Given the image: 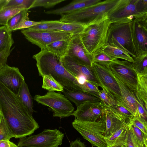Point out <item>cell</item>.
Here are the masks:
<instances>
[{"label":"cell","instance_id":"cell-1","mask_svg":"<svg viewBox=\"0 0 147 147\" xmlns=\"http://www.w3.org/2000/svg\"><path fill=\"white\" fill-rule=\"evenodd\" d=\"M0 111L16 138L30 135L39 127L16 94L0 82Z\"/></svg>","mask_w":147,"mask_h":147},{"label":"cell","instance_id":"cell-2","mask_svg":"<svg viewBox=\"0 0 147 147\" xmlns=\"http://www.w3.org/2000/svg\"><path fill=\"white\" fill-rule=\"evenodd\" d=\"M36 61L39 75L50 74L64 88L82 91L78 79L70 74L63 66L61 58L46 49H41L33 55Z\"/></svg>","mask_w":147,"mask_h":147},{"label":"cell","instance_id":"cell-3","mask_svg":"<svg viewBox=\"0 0 147 147\" xmlns=\"http://www.w3.org/2000/svg\"><path fill=\"white\" fill-rule=\"evenodd\" d=\"M134 18L110 21L106 43L125 51L133 58L138 55L132 28V21Z\"/></svg>","mask_w":147,"mask_h":147},{"label":"cell","instance_id":"cell-4","mask_svg":"<svg viewBox=\"0 0 147 147\" xmlns=\"http://www.w3.org/2000/svg\"><path fill=\"white\" fill-rule=\"evenodd\" d=\"M110 22L108 14L106 15L86 26L80 34L85 49L91 56L106 44Z\"/></svg>","mask_w":147,"mask_h":147},{"label":"cell","instance_id":"cell-5","mask_svg":"<svg viewBox=\"0 0 147 147\" xmlns=\"http://www.w3.org/2000/svg\"><path fill=\"white\" fill-rule=\"evenodd\" d=\"M119 0H101L99 2L70 13L62 15V22H76L87 26L94 21L108 14Z\"/></svg>","mask_w":147,"mask_h":147},{"label":"cell","instance_id":"cell-6","mask_svg":"<svg viewBox=\"0 0 147 147\" xmlns=\"http://www.w3.org/2000/svg\"><path fill=\"white\" fill-rule=\"evenodd\" d=\"M72 125L92 146L107 147L105 139V123L102 116L99 120L94 122L85 121L75 119Z\"/></svg>","mask_w":147,"mask_h":147},{"label":"cell","instance_id":"cell-7","mask_svg":"<svg viewBox=\"0 0 147 147\" xmlns=\"http://www.w3.org/2000/svg\"><path fill=\"white\" fill-rule=\"evenodd\" d=\"M33 98L38 103L50 107L54 117H67L71 115L74 111L70 101L61 92L48 91L43 95H36Z\"/></svg>","mask_w":147,"mask_h":147},{"label":"cell","instance_id":"cell-8","mask_svg":"<svg viewBox=\"0 0 147 147\" xmlns=\"http://www.w3.org/2000/svg\"><path fill=\"white\" fill-rule=\"evenodd\" d=\"M92 70L99 86L118 103L121 104L122 99L120 89L109 66L93 62Z\"/></svg>","mask_w":147,"mask_h":147},{"label":"cell","instance_id":"cell-9","mask_svg":"<svg viewBox=\"0 0 147 147\" xmlns=\"http://www.w3.org/2000/svg\"><path fill=\"white\" fill-rule=\"evenodd\" d=\"M64 134L59 130L45 129L36 135L20 138L18 147H59L62 144Z\"/></svg>","mask_w":147,"mask_h":147},{"label":"cell","instance_id":"cell-10","mask_svg":"<svg viewBox=\"0 0 147 147\" xmlns=\"http://www.w3.org/2000/svg\"><path fill=\"white\" fill-rule=\"evenodd\" d=\"M21 32L25 38L41 49L55 41L70 38L71 33L59 30H37L26 28L21 30Z\"/></svg>","mask_w":147,"mask_h":147},{"label":"cell","instance_id":"cell-11","mask_svg":"<svg viewBox=\"0 0 147 147\" xmlns=\"http://www.w3.org/2000/svg\"><path fill=\"white\" fill-rule=\"evenodd\" d=\"M111 72L116 76L134 94H137V73L131 63L118 59L112 61L109 65Z\"/></svg>","mask_w":147,"mask_h":147},{"label":"cell","instance_id":"cell-12","mask_svg":"<svg viewBox=\"0 0 147 147\" xmlns=\"http://www.w3.org/2000/svg\"><path fill=\"white\" fill-rule=\"evenodd\" d=\"M106 111L105 104L102 101H88L77 107L71 115L78 120L94 122L99 120Z\"/></svg>","mask_w":147,"mask_h":147},{"label":"cell","instance_id":"cell-13","mask_svg":"<svg viewBox=\"0 0 147 147\" xmlns=\"http://www.w3.org/2000/svg\"><path fill=\"white\" fill-rule=\"evenodd\" d=\"M66 56L71 58L77 63L92 69V57L85 49L80 35H73L70 38Z\"/></svg>","mask_w":147,"mask_h":147},{"label":"cell","instance_id":"cell-14","mask_svg":"<svg viewBox=\"0 0 147 147\" xmlns=\"http://www.w3.org/2000/svg\"><path fill=\"white\" fill-rule=\"evenodd\" d=\"M135 46L138 54L147 53V14L132 21Z\"/></svg>","mask_w":147,"mask_h":147},{"label":"cell","instance_id":"cell-15","mask_svg":"<svg viewBox=\"0 0 147 147\" xmlns=\"http://www.w3.org/2000/svg\"><path fill=\"white\" fill-rule=\"evenodd\" d=\"M24 81V76L17 67L6 64L0 71V82L16 94Z\"/></svg>","mask_w":147,"mask_h":147},{"label":"cell","instance_id":"cell-16","mask_svg":"<svg viewBox=\"0 0 147 147\" xmlns=\"http://www.w3.org/2000/svg\"><path fill=\"white\" fill-rule=\"evenodd\" d=\"M136 0H119L115 7L108 14L110 20L138 18L147 14H142L138 12L136 6Z\"/></svg>","mask_w":147,"mask_h":147},{"label":"cell","instance_id":"cell-17","mask_svg":"<svg viewBox=\"0 0 147 147\" xmlns=\"http://www.w3.org/2000/svg\"><path fill=\"white\" fill-rule=\"evenodd\" d=\"M61 61L65 69L78 80L80 78L84 77L89 81L97 82L92 69L77 63L66 56L61 58Z\"/></svg>","mask_w":147,"mask_h":147},{"label":"cell","instance_id":"cell-18","mask_svg":"<svg viewBox=\"0 0 147 147\" xmlns=\"http://www.w3.org/2000/svg\"><path fill=\"white\" fill-rule=\"evenodd\" d=\"M111 73L120 89L122 99L121 104L132 112L135 116H138L136 98L135 94L119 79Z\"/></svg>","mask_w":147,"mask_h":147},{"label":"cell","instance_id":"cell-19","mask_svg":"<svg viewBox=\"0 0 147 147\" xmlns=\"http://www.w3.org/2000/svg\"><path fill=\"white\" fill-rule=\"evenodd\" d=\"M101 0H75L62 7L55 9L47 11V14L63 15L69 14L82 8L95 4Z\"/></svg>","mask_w":147,"mask_h":147},{"label":"cell","instance_id":"cell-20","mask_svg":"<svg viewBox=\"0 0 147 147\" xmlns=\"http://www.w3.org/2000/svg\"><path fill=\"white\" fill-rule=\"evenodd\" d=\"M129 121L124 123L110 136L105 138L107 147L125 145Z\"/></svg>","mask_w":147,"mask_h":147},{"label":"cell","instance_id":"cell-21","mask_svg":"<svg viewBox=\"0 0 147 147\" xmlns=\"http://www.w3.org/2000/svg\"><path fill=\"white\" fill-rule=\"evenodd\" d=\"M62 92L69 100L75 104L77 107L87 101H101L99 98L82 91L71 90L64 88Z\"/></svg>","mask_w":147,"mask_h":147},{"label":"cell","instance_id":"cell-22","mask_svg":"<svg viewBox=\"0 0 147 147\" xmlns=\"http://www.w3.org/2000/svg\"><path fill=\"white\" fill-rule=\"evenodd\" d=\"M102 116L106 125L105 138L110 136L124 123L130 121L120 119L106 110Z\"/></svg>","mask_w":147,"mask_h":147},{"label":"cell","instance_id":"cell-23","mask_svg":"<svg viewBox=\"0 0 147 147\" xmlns=\"http://www.w3.org/2000/svg\"><path fill=\"white\" fill-rule=\"evenodd\" d=\"M16 94L21 102L29 113L32 115L34 111L32 98L25 81L22 83Z\"/></svg>","mask_w":147,"mask_h":147},{"label":"cell","instance_id":"cell-24","mask_svg":"<svg viewBox=\"0 0 147 147\" xmlns=\"http://www.w3.org/2000/svg\"><path fill=\"white\" fill-rule=\"evenodd\" d=\"M100 50L113 60L121 59L131 63L134 61L133 58L127 53L108 44H106Z\"/></svg>","mask_w":147,"mask_h":147},{"label":"cell","instance_id":"cell-25","mask_svg":"<svg viewBox=\"0 0 147 147\" xmlns=\"http://www.w3.org/2000/svg\"><path fill=\"white\" fill-rule=\"evenodd\" d=\"M137 96L144 103L147 109V71L137 73Z\"/></svg>","mask_w":147,"mask_h":147},{"label":"cell","instance_id":"cell-26","mask_svg":"<svg viewBox=\"0 0 147 147\" xmlns=\"http://www.w3.org/2000/svg\"><path fill=\"white\" fill-rule=\"evenodd\" d=\"M14 43L11 31L5 25L0 26V52L10 51Z\"/></svg>","mask_w":147,"mask_h":147},{"label":"cell","instance_id":"cell-27","mask_svg":"<svg viewBox=\"0 0 147 147\" xmlns=\"http://www.w3.org/2000/svg\"><path fill=\"white\" fill-rule=\"evenodd\" d=\"M70 38L53 42L47 45L46 49L62 58L66 56L69 45Z\"/></svg>","mask_w":147,"mask_h":147},{"label":"cell","instance_id":"cell-28","mask_svg":"<svg viewBox=\"0 0 147 147\" xmlns=\"http://www.w3.org/2000/svg\"><path fill=\"white\" fill-rule=\"evenodd\" d=\"M23 9L20 6L3 7L0 10V25L6 26L10 19Z\"/></svg>","mask_w":147,"mask_h":147},{"label":"cell","instance_id":"cell-29","mask_svg":"<svg viewBox=\"0 0 147 147\" xmlns=\"http://www.w3.org/2000/svg\"><path fill=\"white\" fill-rule=\"evenodd\" d=\"M42 77V88L48 91L63 92L64 88L63 86L56 80L50 74L44 75Z\"/></svg>","mask_w":147,"mask_h":147},{"label":"cell","instance_id":"cell-30","mask_svg":"<svg viewBox=\"0 0 147 147\" xmlns=\"http://www.w3.org/2000/svg\"><path fill=\"white\" fill-rule=\"evenodd\" d=\"M63 22L59 20H42L28 29L37 30H59Z\"/></svg>","mask_w":147,"mask_h":147},{"label":"cell","instance_id":"cell-31","mask_svg":"<svg viewBox=\"0 0 147 147\" xmlns=\"http://www.w3.org/2000/svg\"><path fill=\"white\" fill-rule=\"evenodd\" d=\"M133 58L134 61L131 63L137 73L147 71V53L138 54Z\"/></svg>","mask_w":147,"mask_h":147},{"label":"cell","instance_id":"cell-32","mask_svg":"<svg viewBox=\"0 0 147 147\" xmlns=\"http://www.w3.org/2000/svg\"><path fill=\"white\" fill-rule=\"evenodd\" d=\"M86 26L76 22H63L59 30L66 32L73 35H80Z\"/></svg>","mask_w":147,"mask_h":147},{"label":"cell","instance_id":"cell-33","mask_svg":"<svg viewBox=\"0 0 147 147\" xmlns=\"http://www.w3.org/2000/svg\"><path fill=\"white\" fill-rule=\"evenodd\" d=\"M98 87L97 83L86 79L83 83L80 84V88L82 91L99 98V94L100 90L99 89Z\"/></svg>","mask_w":147,"mask_h":147},{"label":"cell","instance_id":"cell-34","mask_svg":"<svg viewBox=\"0 0 147 147\" xmlns=\"http://www.w3.org/2000/svg\"><path fill=\"white\" fill-rule=\"evenodd\" d=\"M14 137L0 111V141L9 140Z\"/></svg>","mask_w":147,"mask_h":147},{"label":"cell","instance_id":"cell-35","mask_svg":"<svg viewBox=\"0 0 147 147\" xmlns=\"http://www.w3.org/2000/svg\"><path fill=\"white\" fill-rule=\"evenodd\" d=\"M28 16V10L23 9L10 19L8 21L6 26L11 31L13 27L22 22L26 20H28L29 18Z\"/></svg>","mask_w":147,"mask_h":147},{"label":"cell","instance_id":"cell-36","mask_svg":"<svg viewBox=\"0 0 147 147\" xmlns=\"http://www.w3.org/2000/svg\"><path fill=\"white\" fill-rule=\"evenodd\" d=\"M129 125L138 144L142 147H147V135L130 121Z\"/></svg>","mask_w":147,"mask_h":147},{"label":"cell","instance_id":"cell-37","mask_svg":"<svg viewBox=\"0 0 147 147\" xmlns=\"http://www.w3.org/2000/svg\"><path fill=\"white\" fill-rule=\"evenodd\" d=\"M92 57L93 62L107 66H109L113 60L100 50L95 52Z\"/></svg>","mask_w":147,"mask_h":147},{"label":"cell","instance_id":"cell-38","mask_svg":"<svg viewBox=\"0 0 147 147\" xmlns=\"http://www.w3.org/2000/svg\"><path fill=\"white\" fill-rule=\"evenodd\" d=\"M34 1V0H8L4 7L20 6L28 10L31 8Z\"/></svg>","mask_w":147,"mask_h":147},{"label":"cell","instance_id":"cell-39","mask_svg":"<svg viewBox=\"0 0 147 147\" xmlns=\"http://www.w3.org/2000/svg\"><path fill=\"white\" fill-rule=\"evenodd\" d=\"M65 0H34L31 8L38 7L46 8L53 7Z\"/></svg>","mask_w":147,"mask_h":147},{"label":"cell","instance_id":"cell-40","mask_svg":"<svg viewBox=\"0 0 147 147\" xmlns=\"http://www.w3.org/2000/svg\"><path fill=\"white\" fill-rule=\"evenodd\" d=\"M130 122L147 135V121L138 116H134L130 119Z\"/></svg>","mask_w":147,"mask_h":147},{"label":"cell","instance_id":"cell-41","mask_svg":"<svg viewBox=\"0 0 147 147\" xmlns=\"http://www.w3.org/2000/svg\"><path fill=\"white\" fill-rule=\"evenodd\" d=\"M138 116L147 121V111L143 102L137 96H135Z\"/></svg>","mask_w":147,"mask_h":147},{"label":"cell","instance_id":"cell-42","mask_svg":"<svg viewBox=\"0 0 147 147\" xmlns=\"http://www.w3.org/2000/svg\"><path fill=\"white\" fill-rule=\"evenodd\" d=\"M99 96L101 101L110 106H115L118 103L102 89L100 90Z\"/></svg>","mask_w":147,"mask_h":147},{"label":"cell","instance_id":"cell-43","mask_svg":"<svg viewBox=\"0 0 147 147\" xmlns=\"http://www.w3.org/2000/svg\"><path fill=\"white\" fill-rule=\"evenodd\" d=\"M125 146L127 147H142L137 142L129 124Z\"/></svg>","mask_w":147,"mask_h":147},{"label":"cell","instance_id":"cell-44","mask_svg":"<svg viewBox=\"0 0 147 147\" xmlns=\"http://www.w3.org/2000/svg\"><path fill=\"white\" fill-rule=\"evenodd\" d=\"M112 107L127 118L130 119L135 116L132 112L121 103H118L116 105Z\"/></svg>","mask_w":147,"mask_h":147},{"label":"cell","instance_id":"cell-45","mask_svg":"<svg viewBox=\"0 0 147 147\" xmlns=\"http://www.w3.org/2000/svg\"><path fill=\"white\" fill-rule=\"evenodd\" d=\"M40 23V21L35 22L28 20H26L13 27L11 30V31L12 32L17 30L28 28Z\"/></svg>","mask_w":147,"mask_h":147},{"label":"cell","instance_id":"cell-46","mask_svg":"<svg viewBox=\"0 0 147 147\" xmlns=\"http://www.w3.org/2000/svg\"><path fill=\"white\" fill-rule=\"evenodd\" d=\"M136 6L137 11L139 13H147V0H136Z\"/></svg>","mask_w":147,"mask_h":147},{"label":"cell","instance_id":"cell-47","mask_svg":"<svg viewBox=\"0 0 147 147\" xmlns=\"http://www.w3.org/2000/svg\"><path fill=\"white\" fill-rule=\"evenodd\" d=\"M11 51H4L0 52V71L7 64L8 58Z\"/></svg>","mask_w":147,"mask_h":147},{"label":"cell","instance_id":"cell-48","mask_svg":"<svg viewBox=\"0 0 147 147\" xmlns=\"http://www.w3.org/2000/svg\"><path fill=\"white\" fill-rule=\"evenodd\" d=\"M0 147H18L9 140L0 141Z\"/></svg>","mask_w":147,"mask_h":147},{"label":"cell","instance_id":"cell-49","mask_svg":"<svg viewBox=\"0 0 147 147\" xmlns=\"http://www.w3.org/2000/svg\"><path fill=\"white\" fill-rule=\"evenodd\" d=\"M70 147H86V146L84 143L77 139L71 142Z\"/></svg>","mask_w":147,"mask_h":147},{"label":"cell","instance_id":"cell-50","mask_svg":"<svg viewBox=\"0 0 147 147\" xmlns=\"http://www.w3.org/2000/svg\"><path fill=\"white\" fill-rule=\"evenodd\" d=\"M8 0H0V10L5 5Z\"/></svg>","mask_w":147,"mask_h":147},{"label":"cell","instance_id":"cell-51","mask_svg":"<svg viewBox=\"0 0 147 147\" xmlns=\"http://www.w3.org/2000/svg\"><path fill=\"white\" fill-rule=\"evenodd\" d=\"M125 145H121L117 146L115 147H125Z\"/></svg>","mask_w":147,"mask_h":147},{"label":"cell","instance_id":"cell-52","mask_svg":"<svg viewBox=\"0 0 147 147\" xmlns=\"http://www.w3.org/2000/svg\"><path fill=\"white\" fill-rule=\"evenodd\" d=\"M125 147H127L125 146Z\"/></svg>","mask_w":147,"mask_h":147},{"label":"cell","instance_id":"cell-53","mask_svg":"<svg viewBox=\"0 0 147 147\" xmlns=\"http://www.w3.org/2000/svg\"><path fill=\"white\" fill-rule=\"evenodd\" d=\"M0 26H1V25H0Z\"/></svg>","mask_w":147,"mask_h":147}]
</instances>
